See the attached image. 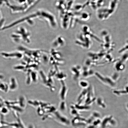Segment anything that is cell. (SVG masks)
Here are the masks:
<instances>
[{"label":"cell","mask_w":128,"mask_h":128,"mask_svg":"<svg viewBox=\"0 0 128 128\" xmlns=\"http://www.w3.org/2000/svg\"><path fill=\"white\" fill-rule=\"evenodd\" d=\"M14 3L10 7L14 13H22L27 12L40 0H12Z\"/></svg>","instance_id":"obj_1"},{"label":"cell","mask_w":128,"mask_h":128,"mask_svg":"<svg viewBox=\"0 0 128 128\" xmlns=\"http://www.w3.org/2000/svg\"><path fill=\"white\" fill-rule=\"evenodd\" d=\"M13 40L16 42H22L29 43L31 41V34L25 27L21 26L18 29L15 33L12 36Z\"/></svg>","instance_id":"obj_2"},{"label":"cell","mask_w":128,"mask_h":128,"mask_svg":"<svg viewBox=\"0 0 128 128\" xmlns=\"http://www.w3.org/2000/svg\"><path fill=\"white\" fill-rule=\"evenodd\" d=\"M39 19L47 22L51 27L55 28L57 25L55 17L52 13L45 9L38 10Z\"/></svg>","instance_id":"obj_3"},{"label":"cell","mask_w":128,"mask_h":128,"mask_svg":"<svg viewBox=\"0 0 128 128\" xmlns=\"http://www.w3.org/2000/svg\"><path fill=\"white\" fill-rule=\"evenodd\" d=\"M91 38L88 34L82 32L78 36L75 42L78 45L82 47L88 49L92 45Z\"/></svg>","instance_id":"obj_4"},{"label":"cell","mask_w":128,"mask_h":128,"mask_svg":"<svg viewBox=\"0 0 128 128\" xmlns=\"http://www.w3.org/2000/svg\"><path fill=\"white\" fill-rule=\"evenodd\" d=\"M65 42V40L64 37L59 36L55 39L53 43V45L55 48L59 47L64 46Z\"/></svg>","instance_id":"obj_5"},{"label":"cell","mask_w":128,"mask_h":128,"mask_svg":"<svg viewBox=\"0 0 128 128\" xmlns=\"http://www.w3.org/2000/svg\"><path fill=\"white\" fill-rule=\"evenodd\" d=\"M76 15L79 17V19L83 21H87L90 18L91 14L90 13L86 12H84L80 13L76 12Z\"/></svg>","instance_id":"obj_6"},{"label":"cell","mask_w":128,"mask_h":128,"mask_svg":"<svg viewBox=\"0 0 128 128\" xmlns=\"http://www.w3.org/2000/svg\"><path fill=\"white\" fill-rule=\"evenodd\" d=\"M82 32L89 35L91 38H94L99 41H101L92 33L88 26L87 25L84 26L82 28Z\"/></svg>","instance_id":"obj_7"},{"label":"cell","mask_w":128,"mask_h":128,"mask_svg":"<svg viewBox=\"0 0 128 128\" xmlns=\"http://www.w3.org/2000/svg\"><path fill=\"white\" fill-rule=\"evenodd\" d=\"M2 55L6 57H16L18 58L22 57L23 54L21 52H15L11 53H2Z\"/></svg>","instance_id":"obj_8"},{"label":"cell","mask_w":128,"mask_h":128,"mask_svg":"<svg viewBox=\"0 0 128 128\" xmlns=\"http://www.w3.org/2000/svg\"><path fill=\"white\" fill-rule=\"evenodd\" d=\"M62 91L61 92V97L62 99H64V95H65V92L66 91V87L65 86H64L63 87Z\"/></svg>","instance_id":"obj_9"},{"label":"cell","mask_w":128,"mask_h":128,"mask_svg":"<svg viewBox=\"0 0 128 128\" xmlns=\"http://www.w3.org/2000/svg\"><path fill=\"white\" fill-rule=\"evenodd\" d=\"M80 84L82 87H85L87 85V82L84 81H81L80 82Z\"/></svg>","instance_id":"obj_10"},{"label":"cell","mask_w":128,"mask_h":128,"mask_svg":"<svg viewBox=\"0 0 128 128\" xmlns=\"http://www.w3.org/2000/svg\"><path fill=\"white\" fill-rule=\"evenodd\" d=\"M4 20L3 19H1L0 20V30L2 28L1 27L4 23Z\"/></svg>","instance_id":"obj_11"},{"label":"cell","mask_w":128,"mask_h":128,"mask_svg":"<svg viewBox=\"0 0 128 128\" xmlns=\"http://www.w3.org/2000/svg\"><path fill=\"white\" fill-rule=\"evenodd\" d=\"M98 0H91V1L96 2Z\"/></svg>","instance_id":"obj_12"}]
</instances>
